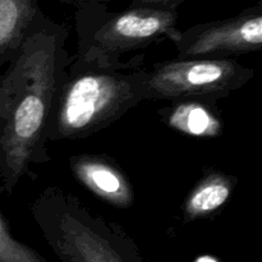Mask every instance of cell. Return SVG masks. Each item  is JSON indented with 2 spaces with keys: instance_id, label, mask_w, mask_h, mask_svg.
I'll list each match as a JSON object with an SVG mask.
<instances>
[{
  "instance_id": "cell-12",
  "label": "cell",
  "mask_w": 262,
  "mask_h": 262,
  "mask_svg": "<svg viewBox=\"0 0 262 262\" xmlns=\"http://www.w3.org/2000/svg\"><path fill=\"white\" fill-rule=\"evenodd\" d=\"M184 0H132L130 7H151L159 9L177 10Z\"/></svg>"
},
{
  "instance_id": "cell-8",
  "label": "cell",
  "mask_w": 262,
  "mask_h": 262,
  "mask_svg": "<svg viewBox=\"0 0 262 262\" xmlns=\"http://www.w3.org/2000/svg\"><path fill=\"white\" fill-rule=\"evenodd\" d=\"M158 114L169 128L193 137H217L224 129V122L216 102L209 100H173L159 109Z\"/></svg>"
},
{
  "instance_id": "cell-4",
  "label": "cell",
  "mask_w": 262,
  "mask_h": 262,
  "mask_svg": "<svg viewBox=\"0 0 262 262\" xmlns=\"http://www.w3.org/2000/svg\"><path fill=\"white\" fill-rule=\"evenodd\" d=\"M178 10L129 7L112 12L106 4L77 7V51L74 58L95 66H114L122 55L163 40H173Z\"/></svg>"
},
{
  "instance_id": "cell-11",
  "label": "cell",
  "mask_w": 262,
  "mask_h": 262,
  "mask_svg": "<svg viewBox=\"0 0 262 262\" xmlns=\"http://www.w3.org/2000/svg\"><path fill=\"white\" fill-rule=\"evenodd\" d=\"M0 262H48L37 251L19 242L0 212Z\"/></svg>"
},
{
  "instance_id": "cell-1",
  "label": "cell",
  "mask_w": 262,
  "mask_h": 262,
  "mask_svg": "<svg viewBox=\"0 0 262 262\" xmlns=\"http://www.w3.org/2000/svg\"><path fill=\"white\" fill-rule=\"evenodd\" d=\"M68 28L38 12L0 72V191L12 194L32 165L51 161L46 129L51 105L72 56Z\"/></svg>"
},
{
  "instance_id": "cell-7",
  "label": "cell",
  "mask_w": 262,
  "mask_h": 262,
  "mask_svg": "<svg viewBox=\"0 0 262 262\" xmlns=\"http://www.w3.org/2000/svg\"><path fill=\"white\" fill-rule=\"evenodd\" d=\"M74 178L92 194L118 209H129L135 189L119 164L104 154H81L69 158Z\"/></svg>"
},
{
  "instance_id": "cell-5",
  "label": "cell",
  "mask_w": 262,
  "mask_h": 262,
  "mask_svg": "<svg viewBox=\"0 0 262 262\" xmlns=\"http://www.w3.org/2000/svg\"><path fill=\"white\" fill-rule=\"evenodd\" d=\"M252 68L233 58H176L146 68L147 101L201 99L217 102L251 81Z\"/></svg>"
},
{
  "instance_id": "cell-6",
  "label": "cell",
  "mask_w": 262,
  "mask_h": 262,
  "mask_svg": "<svg viewBox=\"0 0 262 262\" xmlns=\"http://www.w3.org/2000/svg\"><path fill=\"white\" fill-rule=\"evenodd\" d=\"M177 58H234L262 48V4L225 19L200 23L171 40Z\"/></svg>"
},
{
  "instance_id": "cell-13",
  "label": "cell",
  "mask_w": 262,
  "mask_h": 262,
  "mask_svg": "<svg viewBox=\"0 0 262 262\" xmlns=\"http://www.w3.org/2000/svg\"><path fill=\"white\" fill-rule=\"evenodd\" d=\"M64 4H71L76 5V7H79V5L84 4H106L110 0H60Z\"/></svg>"
},
{
  "instance_id": "cell-9",
  "label": "cell",
  "mask_w": 262,
  "mask_h": 262,
  "mask_svg": "<svg viewBox=\"0 0 262 262\" xmlns=\"http://www.w3.org/2000/svg\"><path fill=\"white\" fill-rule=\"evenodd\" d=\"M238 178L219 170H209L188 192L182 206L184 224L217 214L233 196Z\"/></svg>"
},
{
  "instance_id": "cell-3",
  "label": "cell",
  "mask_w": 262,
  "mask_h": 262,
  "mask_svg": "<svg viewBox=\"0 0 262 262\" xmlns=\"http://www.w3.org/2000/svg\"><path fill=\"white\" fill-rule=\"evenodd\" d=\"M31 215L60 262H145L122 225L94 214L59 187L42 189Z\"/></svg>"
},
{
  "instance_id": "cell-10",
  "label": "cell",
  "mask_w": 262,
  "mask_h": 262,
  "mask_svg": "<svg viewBox=\"0 0 262 262\" xmlns=\"http://www.w3.org/2000/svg\"><path fill=\"white\" fill-rule=\"evenodd\" d=\"M38 12V0H0V72L17 53Z\"/></svg>"
},
{
  "instance_id": "cell-2",
  "label": "cell",
  "mask_w": 262,
  "mask_h": 262,
  "mask_svg": "<svg viewBox=\"0 0 262 262\" xmlns=\"http://www.w3.org/2000/svg\"><path fill=\"white\" fill-rule=\"evenodd\" d=\"M145 55L114 66H95L72 56L59 82L46 129L48 142L94 136L146 99Z\"/></svg>"
}]
</instances>
